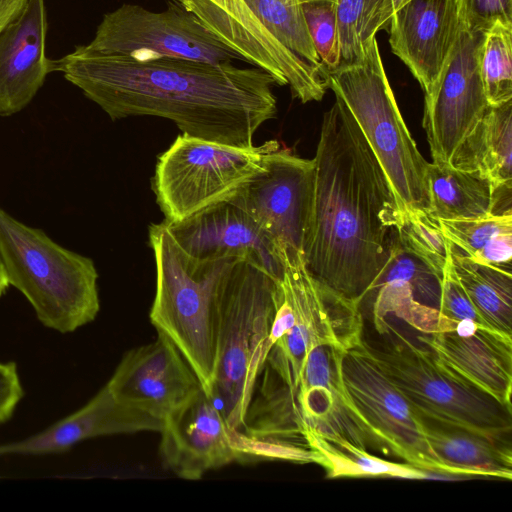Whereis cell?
Instances as JSON below:
<instances>
[{
  "label": "cell",
  "instance_id": "cell-15",
  "mask_svg": "<svg viewBox=\"0 0 512 512\" xmlns=\"http://www.w3.org/2000/svg\"><path fill=\"white\" fill-rule=\"evenodd\" d=\"M345 351L336 345H320L312 349L294 392L269 379L257 378L281 390L303 437L304 431L309 429L323 436L343 438L364 450L383 453L344 384L342 359Z\"/></svg>",
  "mask_w": 512,
  "mask_h": 512
},
{
  "label": "cell",
  "instance_id": "cell-4",
  "mask_svg": "<svg viewBox=\"0 0 512 512\" xmlns=\"http://www.w3.org/2000/svg\"><path fill=\"white\" fill-rule=\"evenodd\" d=\"M273 316L274 279L256 264L236 260L217 297L215 364L208 397L237 431L268 353Z\"/></svg>",
  "mask_w": 512,
  "mask_h": 512
},
{
  "label": "cell",
  "instance_id": "cell-22",
  "mask_svg": "<svg viewBox=\"0 0 512 512\" xmlns=\"http://www.w3.org/2000/svg\"><path fill=\"white\" fill-rule=\"evenodd\" d=\"M163 421L121 401L105 384L83 407L26 439L1 444L0 455L65 452L94 437L141 431L160 432Z\"/></svg>",
  "mask_w": 512,
  "mask_h": 512
},
{
  "label": "cell",
  "instance_id": "cell-40",
  "mask_svg": "<svg viewBox=\"0 0 512 512\" xmlns=\"http://www.w3.org/2000/svg\"><path fill=\"white\" fill-rule=\"evenodd\" d=\"M313 1H332V2H334V0H300L301 3L313 2Z\"/></svg>",
  "mask_w": 512,
  "mask_h": 512
},
{
  "label": "cell",
  "instance_id": "cell-20",
  "mask_svg": "<svg viewBox=\"0 0 512 512\" xmlns=\"http://www.w3.org/2000/svg\"><path fill=\"white\" fill-rule=\"evenodd\" d=\"M456 0H408L388 25L392 52L426 93L436 81L460 30Z\"/></svg>",
  "mask_w": 512,
  "mask_h": 512
},
{
  "label": "cell",
  "instance_id": "cell-39",
  "mask_svg": "<svg viewBox=\"0 0 512 512\" xmlns=\"http://www.w3.org/2000/svg\"><path fill=\"white\" fill-rule=\"evenodd\" d=\"M408 0H389L388 2V19L390 18L395 10H397L403 3ZM389 25V24H388Z\"/></svg>",
  "mask_w": 512,
  "mask_h": 512
},
{
  "label": "cell",
  "instance_id": "cell-9",
  "mask_svg": "<svg viewBox=\"0 0 512 512\" xmlns=\"http://www.w3.org/2000/svg\"><path fill=\"white\" fill-rule=\"evenodd\" d=\"M279 147L276 140L240 148L178 135L158 157L152 179L164 221H182L226 200L263 167L266 154Z\"/></svg>",
  "mask_w": 512,
  "mask_h": 512
},
{
  "label": "cell",
  "instance_id": "cell-35",
  "mask_svg": "<svg viewBox=\"0 0 512 512\" xmlns=\"http://www.w3.org/2000/svg\"><path fill=\"white\" fill-rule=\"evenodd\" d=\"M460 25L484 33L496 22L512 26V0H456Z\"/></svg>",
  "mask_w": 512,
  "mask_h": 512
},
{
  "label": "cell",
  "instance_id": "cell-11",
  "mask_svg": "<svg viewBox=\"0 0 512 512\" xmlns=\"http://www.w3.org/2000/svg\"><path fill=\"white\" fill-rule=\"evenodd\" d=\"M87 47L106 54L170 57L209 63L242 58L178 2L155 12L123 4L105 14Z\"/></svg>",
  "mask_w": 512,
  "mask_h": 512
},
{
  "label": "cell",
  "instance_id": "cell-10",
  "mask_svg": "<svg viewBox=\"0 0 512 512\" xmlns=\"http://www.w3.org/2000/svg\"><path fill=\"white\" fill-rule=\"evenodd\" d=\"M483 33L460 27L432 87L425 93L423 127L433 162L476 170L475 151L490 105L478 67Z\"/></svg>",
  "mask_w": 512,
  "mask_h": 512
},
{
  "label": "cell",
  "instance_id": "cell-38",
  "mask_svg": "<svg viewBox=\"0 0 512 512\" xmlns=\"http://www.w3.org/2000/svg\"><path fill=\"white\" fill-rule=\"evenodd\" d=\"M9 286H10L9 282L7 280V277H6V274H5L1 259H0V298L6 293Z\"/></svg>",
  "mask_w": 512,
  "mask_h": 512
},
{
  "label": "cell",
  "instance_id": "cell-8",
  "mask_svg": "<svg viewBox=\"0 0 512 512\" xmlns=\"http://www.w3.org/2000/svg\"><path fill=\"white\" fill-rule=\"evenodd\" d=\"M377 331L386 340L378 347L367 342L373 357L425 421L510 442L512 410L452 374L390 321Z\"/></svg>",
  "mask_w": 512,
  "mask_h": 512
},
{
  "label": "cell",
  "instance_id": "cell-14",
  "mask_svg": "<svg viewBox=\"0 0 512 512\" xmlns=\"http://www.w3.org/2000/svg\"><path fill=\"white\" fill-rule=\"evenodd\" d=\"M313 184V159L286 149L266 154L263 167L226 200L247 213L280 248L302 253Z\"/></svg>",
  "mask_w": 512,
  "mask_h": 512
},
{
  "label": "cell",
  "instance_id": "cell-19",
  "mask_svg": "<svg viewBox=\"0 0 512 512\" xmlns=\"http://www.w3.org/2000/svg\"><path fill=\"white\" fill-rule=\"evenodd\" d=\"M106 385L122 403L162 421L202 388L178 348L161 333L128 351Z\"/></svg>",
  "mask_w": 512,
  "mask_h": 512
},
{
  "label": "cell",
  "instance_id": "cell-37",
  "mask_svg": "<svg viewBox=\"0 0 512 512\" xmlns=\"http://www.w3.org/2000/svg\"><path fill=\"white\" fill-rule=\"evenodd\" d=\"M27 0H0V33L17 17Z\"/></svg>",
  "mask_w": 512,
  "mask_h": 512
},
{
  "label": "cell",
  "instance_id": "cell-25",
  "mask_svg": "<svg viewBox=\"0 0 512 512\" xmlns=\"http://www.w3.org/2000/svg\"><path fill=\"white\" fill-rule=\"evenodd\" d=\"M428 213L437 220L481 218L496 213L497 190L479 170H460L429 162Z\"/></svg>",
  "mask_w": 512,
  "mask_h": 512
},
{
  "label": "cell",
  "instance_id": "cell-12",
  "mask_svg": "<svg viewBox=\"0 0 512 512\" xmlns=\"http://www.w3.org/2000/svg\"><path fill=\"white\" fill-rule=\"evenodd\" d=\"M342 378L384 454L423 470L449 475L429 447L425 420L380 367L364 339L345 351Z\"/></svg>",
  "mask_w": 512,
  "mask_h": 512
},
{
  "label": "cell",
  "instance_id": "cell-17",
  "mask_svg": "<svg viewBox=\"0 0 512 512\" xmlns=\"http://www.w3.org/2000/svg\"><path fill=\"white\" fill-rule=\"evenodd\" d=\"M416 339L452 374L512 410L511 335L441 313L436 331Z\"/></svg>",
  "mask_w": 512,
  "mask_h": 512
},
{
  "label": "cell",
  "instance_id": "cell-33",
  "mask_svg": "<svg viewBox=\"0 0 512 512\" xmlns=\"http://www.w3.org/2000/svg\"><path fill=\"white\" fill-rule=\"evenodd\" d=\"M400 244L442 275L451 243L439 222L422 209H406L397 228Z\"/></svg>",
  "mask_w": 512,
  "mask_h": 512
},
{
  "label": "cell",
  "instance_id": "cell-13",
  "mask_svg": "<svg viewBox=\"0 0 512 512\" xmlns=\"http://www.w3.org/2000/svg\"><path fill=\"white\" fill-rule=\"evenodd\" d=\"M242 60L288 85L302 103L320 101L326 91L321 71L282 45L245 0H177Z\"/></svg>",
  "mask_w": 512,
  "mask_h": 512
},
{
  "label": "cell",
  "instance_id": "cell-7",
  "mask_svg": "<svg viewBox=\"0 0 512 512\" xmlns=\"http://www.w3.org/2000/svg\"><path fill=\"white\" fill-rule=\"evenodd\" d=\"M335 98L348 109L406 209H429L428 161L401 115L374 39L363 61L323 69Z\"/></svg>",
  "mask_w": 512,
  "mask_h": 512
},
{
  "label": "cell",
  "instance_id": "cell-36",
  "mask_svg": "<svg viewBox=\"0 0 512 512\" xmlns=\"http://www.w3.org/2000/svg\"><path fill=\"white\" fill-rule=\"evenodd\" d=\"M23 394L16 364L0 362V424L11 418Z\"/></svg>",
  "mask_w": 512,
  "mask_h": 512
},
{
  "label": "cell",
  "instance_id": "cell-30",
  "mask_svg": "<svg viewBox=\"0 0 512 512\" xmlns=\"http://www.w3.org/2000/svg\"><path fill=\"white\" fill-rule=\"evenodd\" d=\"M475 168L493 187L512 188V100L490 106L475 151Z\"/></svg>",
  "mask_w": 512,
  "mask_h": 512
},
{
  "label": "cell",
  "instance_id": "cell-1",
  "mask_svg": "<svg viewBox=\"0 0 512 512\" xmlns=\"http://www.w3.org/2000/svg\"><path fill=\"white\" fill-rule=\"evenodd\" d=\"M112 120L156 116L183 134L248 148L258 128L276 117L277 84L267 71L233 63L106 54L80 45L52 60Z\"/></svg>",
  "mask_w": 512,
  "mask_h": 512
},
{
  "label": "cell",
  "instance_id": "cell-23",
  "mask_svg": "<svg viewBox=\"0 0 512 512\" xmlns=\"http://www.w3.org/2000/svg\"><path fill=\"white\" fill-rule=\"evenodd\" d=\"M441 279V274L405 249L397 237L386 265L361 305L371 303L376 330L393 316L419 331L431 308L439 307Z\"/></svg>",
  "mask_w": 512,
  "mask_h": 512
},
{
  "label": "cell",
  "instance_id": "cell-34",
  "mask_svg": "<svg viewBox=\"0 0 512 512\" xmlns=\"http://www.w3.org/2000/svg\"><path fill=\"white\" fill-rule=\"evenodd\" d=\"M302 9L322 70L336 68L341 56L334 2H306L302 3Z\"/></svg>",
  "mask_w": 512,
  "mask_h": 512
},
{
  "label": "cell",
  "instance_id": "cell-31",
  "mask_svg": "<svg viewBox=\"0 0 512 512\" xmlns=\"http://www.w3.org/2000/svg\"><path fill=\"white\" fill-rule=\"evenodd\" d=\"M267 30L296 56L319 69L300 0H245Z\"/></svg>",
  "mask_w": 512,
  "mask_h": 512
},
{
  "label": "cell",
  "instance_id": "cell-3",
  "mask_svg": "<svg viewBox=\"0 0 512 512\" xmlns=\"http://www.w3.org/2000/svg\"><path fill=\"white\" fill-rule=\"evenodd\" d=\"M282 259V275L274 279L268 353L258 376L294 392L312 349L336 345L347 350L363 339V315L360 302L334 291L308 271L301 252L285 248Z\"/></svg>",
  "mask_w": 512,
  "mask_h": 512
},
{
  "label": "cell",
  "instance_id": "cell-2",
  "mask_svg": "<svg viewBox=\"0 0 512 512\" xmlns=\"http://www.w3.org/2000/svg\"><path fill=\"white\" fill-rule=\"evenodd\" d=\"M405 210L356 121L335 98L313 158L302 246L308 271L361 304L389 259Z\"/></svg>",
  "mask_w": 512,
  "mask_h": 512
},
{
  "label": "cell",
  "instance_id": "cell-29",
  "mask_svg": "<svg viewBox=\"0 0 512 512\" xmlns=\"http://www.w3.org/2000/svg\"><path fill=\"white\" fill-rule=\"evenodd\" d=\"M389 0H334L340 64L363 61L376 33L388 28Z\"/></svg>",
  "mask_w": 512,
  "mask_h": 512
},
{
  "label": "cell",
  "instance_id": "cell-24",
  "mask_svg": "<svg viewBox=\"0 0 512 512\" xmlns=\"http://www.w3.org/2000/svg\"><path fill=\"white\" fill-rule=\"evenodd\" d=\"M425 437L438 461L453 475L512 479L510 442L425 421Z\"/></svg>",
  "mask_w": 512,
  "mask_h": 512
},
{
  "label": "cell",
  "instance_id": "cell-18",
  "mask_svg": "<svg viewBox=\"0 0 512 512\" xmlns=\"http://www.w3.org/2000/svg\"><path fill=\"white\" fill-rule=\"evenodd\" d=\"M179 248L197 261L235 258L256 264L273 279L283 272L280 248L254 220L227 200L178 222H165Z\"/></svg>",
  "mask_w": 512,
  "mask_h": 512
},
{
  "label": "cell",
  "instance_id": "cell-28",
  "mask_svg": "<svg viewBox=\"0 0 512 512\" xmlns=\"http://www.w3.org/2000/svg\"><path fill=\"white\" fill-rule=\"evenodd\" d=\"M307 444L322 457L327 478L394 477L402 479L438 478L433 472L408 463L400 464L381 459L368 450L358 448L340 437L323 436L312 430L304 431Z\"/></svg>",
  "mask_w": 512,
  "mask_h": 512
},
{
  "label": "cell",
  "instance_id": "cell-32",
  "mask_svg": "<svg viewBox=\"0 0 512 512\" xmlns=\"http://www.w3.org/2000/svg\"><path fill=\"white\" fill-rule=\"evenodd\" d=\"M478 67L490 106L512 100V26L496 22L483 33Z\"/></svg>",
  "mask_w": 512,
  "mask_h": 512
},
{
  "label": "cell",
  "instance_id": "cell-27",
  "mask_svg": "<svg viewBox=\"0 0 512 512\" xmlns=\"http://www.w3.org/2000/svg\"><path fill=\"white\" fill-rule=\"evenodd\" d=\"M438 222L445 238L469 259L511 270L512 210Z\"/></svg>",
  "mask_w": 512,
  "mask_h": 512
},
{
  "label": "cell",
  "instance_id": "cell-6",
  "mask_svg": "<svg viewBox=\"0 0 512 512\" xmlns=\"http://www.w3.org/2000/svg\"><path fill=\"white\" fill-rule=\"evenodd\" d=\"M149 244L156 268L150 321L178 348L209 396L217 297L226 273L240 259L194 260L175 243L164 222L150 225Z\"/></svg>",
  "mask_w": 512,
  "mask_h": 512
},
{
  "label": "cell",
  "instance_id": "cell-26",
  "mask_svg": "<svg viewBox=\"0 0 512 512\" xmlns=\"http://www.w3.org/2000/svg\"><path fill=\"white\" fill-rule=\"evenodd\" d=\"M450 260L468 298L494 329L512 336L511 270L477 263L451 244Z\"/></svg>",
  "mask_w": 512,
  "mask_h": 512
},
{
  "label": "cell",
  "instance_id": "cell-16",
  "mask_svg": "<svg viewBox=\"0 0 512 512\" xmlns=\"http://www.w3.org/2000/svg\"><path fill=\"white\" fill-rule=\"evenodd\" d=\"M159 433L163 463L182 479L199 480L211 469L248 461L243 434L202 388L163 419Z\"/></svg>",
  "mask_w": 512,
  "mask_h": 512
},
{
  "label": "cell",
  "instance_id": "cell-5",
  "mask_svg": "<svg viewBox=\"0 0 512 512\" xmlns=\"http://www.w3.org/2000/svg\"><path fill=\"white\" fill-rule=\"evenodd\" d=\"M0 259L9 285L26 297L44 326L69 333L97 316L98 272L92 259L62 247L1 206Z\"/></svg>",
  "mask_w": 512,
  "mask_h": 512
},
{
  "label": "cell",
  "instance_id": "cell-21",
  "mask_svg": "<svg viewBox=\"0 0 512 512\" xmlns=\"http://www.w3.org/2000/svg\"><path fill=\"white\" fill-rule=\"evenodd\" d=\"M47 30L44 0H27L0 33V116L24 109L52 72L45 53Z\"/></svg>",
  "mask_w": 512,
  "mask_h": 512
}]
</instances>
